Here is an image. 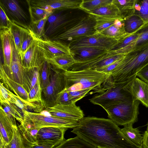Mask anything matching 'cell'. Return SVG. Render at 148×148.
Masks as SVG:
<instances>
[{"label":"cell","mask_w":148,"mask_h":148,"mask_svg":"<svg viewBox=\"0 0 148 148\" xmlns=\"http://www.w3.org/2000/svg\"><path fill=\"white\" fill-rule=\"evenodd\" d=\"M54 148H96L77 136L74 138L65 139Z\"/></svg>","instance_id":"cell-32"},{"label":"cell","mask_w":148,"mask_h":148,"mask_svg":"<svg viewBox=\"0 0 148 148\" xmlns=\"http://www.w3.org/2000/svg\"><path fill=\"white\" fill-rule=\"evenodd\" d=\"M122 82L113 83L105 91L89 99L92 104L101 106L103 109L114 103L133 100L131 95L124 89V87L135 76Z\"/></svg>","instance_id":"cell-5"},{"label":"cell","mask_w":148,"mask_h":148,"mask_svg":"<svg viewBox=\"0 0 148 148\" xmlns=\"http://www.w3.org/2000/svg\"><path fill=\"white\" fill-rule=\"evenodd\" d=\"M82 0H34L27 1L32 6L53 11L55 9L79 8Z\"/></svg>","instance_id":"cell-16"},{"label":"cell","mask_w":148,"mask_h":148,"mask_svg":"<svg viewBox=\"0 0 148 148\" xmlns=\"http://www.w3.org/2000/svg\"><path fill=\"white\" fill-rule=\"evenodd\" d=\"M3 67L8 75L13 80L21 85L29 93L30 89L27 80L26 70L23 66L20 54L16 48L13 38L10 67L8 69Z\"/></svg>","instance_id":"cell-10"},{"label":"cell","mask_w":148,"mask_h":148,"mask_svg":"<svg viewBox=\"0 0 148 148\" xmlns=\"http://www.w3.org/2000/svg\"><path fill=\"white\" fill-rule=\"evenodd\" d=\"M68 128L54 126L40 128L36 140L38 144L58 145L65 139L64 134Z\"/></svg>","instance_id":"cell-14"},{"label":"cell","mask_w":148,"mask_h":148,"mask_svg":"<svg viewBox=\"0 0 148 148\" xmlns=\"http://www.w3.org/2000/svg\"><path fill=\"white\" fill-rule=\"evenodd\" d=\"M136 77L148 84V64L142 68L136 74Z\"/></svg>","instance_id":"cell-51"},{"label":"cell","mask_w":148,"mask_h":148,"mask_svg":"<svg viewBox=\"0 0 148 148\" xmlns=\"http://www.w3.org/2000/svg\"><path fill=\"white\" fill-rule=\"evenodd\" d=\"M93 16L95 20L94 29L97 32L99 33L114 24L115 20L118 19L99 16Z\"/></svg>","instance_id":"cell-41"},{"label":"cell","mask_w":148,"mask_h":148,"mask_svg":"<svg viewBox=\"0 0 148 148\" xmlns=\"http://www.w3.org/2000/svg\"><path fill=\"white\" fill-rule=\"evenodd\" d=\"M11 99L10 102L15 105L23 112L27 111L36 113H42L45 107L42 103L30 102L18 96L8 89Z\"/></svg>","instance_id":"cell-22"},{"label":"cell","mask_w":148,"mask_h":148,"mask_svg":"<svg viewBox=\"0 0 148 148\" xmlns=\"http://www.w3.org/2000/svg\"><path fill=\"white\" fill-rule=\"evenodd\" d=\"M74 21V19L68 20L66 15L61 12L53 13L48 17L46 23L47 27L45 33L46 38L57 33Z\"/></svg>","instance_id":"cell-19"},{"label":"cell","mask_w":148,"mask_h":148,"mask_svg":"<svg viewBox=\"0 0 148 148\" xmlns=\"http://www.w3.org/2000/svg\"><path fill=\"white\" fill-rule=\"evenodd\" d=\"M98 148H140L129 140L110 119L84 117L71 132Z\"/></svg>","instance_id":"cell-1"},{"label":"cell","mask_w":148,"mask_h":148,"mask_svg":"<svg viewBox=\"0 0 148 148\" xmlns=\"http://www.w3.org/2000/svg\"><path fill=\"white\" fill-rule=\"evenodd\" d=\"M95 24L94 17L89 14L82 18L61 34L52 38L51 40H67L71 41L82 37L92 35L96 32L94 29Z\"/></svg>","instance_id":"cell-6"},{"label":"cell","mask_w":148,"mask_h":148,"mask_svg":"<svg viewBox=\"0 0 148 148\" xmlns=\"http://www.w3.org/2000/svg\"><path fill=\"white\" fill-rule=\"evenodd\" d=\"M136 33L138 35L137 40L129 46L115 51L117 53L125 54L148 43V22L145 23Z\"/></svg>","instance_id":"cell-25"},{"label":"cell","mask_w":148,"mask_h":148,"mask_svg":"<svg viewBox=\"0 0 148 148\" xmlns=\"http://www.w3.org/2000/svg\"><path fill=\"white\" fill-rule=\"evenodd\" d=\"M63 72L51 66L50 83L47 87L42 90V99L45 108L55 105L57 95L65 88Z\"/></svg>","instance_id":"cell-7"},{"label":"cell","mask_w":148,"mask_h":148,"mask_svg":"<svg viewBox=\"0 0 148 148\" xmlns=\"http://www.w3.org/2000/svg\"><path fill=\"white\" fill-rule=\"evenodd\" d=\"M2 51L3 57V67L9 69L11 66L12 52L13 37L10 29H0Z\"/></svg>","instance_id":"cell-21"},{"label":"cell","mask_w":148,"mask_h":148,"mask_svg":"<svg viewBox=\"0 0 148 148\" xmlns=\"http://www.w3.org/2000/svg\"><path fill=\"white\" fill-rule=\"evenodd\" d=\"M48 16L38 21L32 22L29 28L32 33L36 37L44 39H48L45 35V26Z\"/></svg>","instance_id":"cell-34"},{"label":"cell","mask_w":148,"mask_h":148,"mask_svg":"<svg viewBox=\"0 0 148 148\" xmlns=\"http://www.w3.org/2000/svg\"><path fill=\"white\" fill-rule=\"evenodd\" d=\"M26 70L27 80L31 90L36 83L40 82V69L34 68Z\"/></svg>","instance_id":"cell-46"},{"label":"cell","mask_w":148,"mask_h":148,"mask_svg":"<svg viewBox=\"0 0 148 148\" xmlns=\"http://www.w3.org/2000/svg\"><path fill=\"white\" fill-rule=\"evenodd\" d=\"M140 17L146 23L148 22V0H135L134 14Z\"/></svg>","instance_id":"cell-38"},{"label":"cell","mask_w":148,"mask_h":148,"mask_svg":"<svg viewBox=\"0 0 148 148\" xmlns=\"http://www.w3.org/2000/svg\"><path fill=\"white\" fill-rule=\"evenodd\" d=\"M18 126L22 130L31 143L33 145L37 144L36 138L40 128L36 127L31 121L25 117Z\"/></svg>","instance_id":"cell-30"},{"label":"cell","mask_w":148,"mask_h":148,"mask_svg":"<svg viewBox=\"0 0 148 148\" xmlns=\"http://www.w3.org/2000/svg\"><path fill=\"white\" fill-rule=\"evenodd\" d=\"M108 51L100 47H87L71 49L70 53L76 63H80L92 60Z\"/></svg>","instance_id":"cell-18"},{"label":"cell","mask_w":148,"mask_h":148,"mask_svg":"<svg viewBox=\"0 0 148 148\" xmlns=\"http://www.w3.org/2000/svg\"><path fill=\"white\" fill-rule=\"evenodd\" d=\"M0 5L12 17L19 21L27 20V15L17 1L14 0H1Z\"/></svg>","instance_id":"cell-24"},{"label":"cell","mask_w":148,"mask_h":148,"mask_svg":"<svg viewBox=\"0 0 148 148\" xmlns=\"http://www.w3.org/2000/svg\"><path fill=\"white\" fill-rule=\"evenodd\" d=\"M87 13L93 16L123 18L119 10L113 2Z\"/></svg>","instance_id":"cell-29"},{"label":"cell","mask_w":148,"mask_h":148,"mask_svg":"<svg viewBox=\"0 0 148 148\" xmlns=\"http://www.w3.org/2000/svg\"><path fill=\"white\" fill-rule=\"evenodd\" d=\"M34 38L21 58L23 66L28 69L34 68L40 69L46 60L39 49L36 40Z\"/></svg>","instance_id":"cell-17"},{"label":"cell","mask_w":148,"mask_h":148,"mask_svg":"<svg viewBox=\"0 0 148 148\" xmlns=\"http://www.w3.org/2000/svg\"><path fill=\"white\" fill-rule=\"evenodd\" d=\"M47 60L53 68L63 71L68 70L76 63L71 54L56 57Z\"/></svg>","instance_id":"cell-27"},{"label":"cell","mask_w":148,"mask_h":148,"mask_svg":"<svg viewBox=\"0 0 148 148\" xmlns=\"http://www.w3.org/2000/svg\"><path fill=\"white\" fill-rule=\"evenodd\" d=\"M91 90L90 89H84L68 92L73 103H76L84 97Z\"/></svg>","instance_id":"cell-49"},{"label":"cell","mask_w":148,"mask_h":148,"mask_svg":"<svg viewBox=\"0 0 148 148\" xmlns=\"http://www.w3.org/2000/svg\"><path fill=\"white\" fill-rule=\"evenodd\" d=\"M140 103L138 100L119 102L104 109L109 119L117 125L124 126L137 121Z\"/></svg>","instance_id":"cell-4"},{"label":"cell","mask_w":148,"mask_h":148,"mask_svg":"<svg viewBox=\"0 0 148 148\" xmlns=\"http://www.w3.org/2000/svg\"><path fill=\"white\" fill-rule=\"evenodd\" d=\"M73 103L68 91L65 88L57 95L56 104L68 105Z\"/></svg>","instance_id":"cell-47"},{"label":"cell","mask_w":148,"mask_h":148,"mask_svg":"<svg viewBox=\"0 0 148 148\" xmlns=\"http://www.w3.org/2000/svg\"><path fill=\"white\" fill-rule=\"evenodd\" d=\"M1 105L6 108L10 113L21 123L24 120L23 112L14 104L9 102L1 104Z\"/></svg>","instance_id":"cell-44"},{"label":"cell","mask_w":148,"mask_h":148,"mask_svg":"<svg viewBox=\"0 0 148 148\" xmlns=\"http://www.w3.org/2000/svg\"><path fill=\"white\" fill-rule=\"evenodd\" d=\"M135 0H113L123 19L134 14Z\"/></svg>","instance_id":"cell-33"},{"label":"cell","mask_w":148,"mask_h":148,"mask_svg":"<svg viewBox=\"0 0 148 148\" xmlns=\"http://www.w3.org/2000/svg\"><path fill=\"white\" fill-rule=\"evenodd\" d=\"M28 3L31 22L40 20L46 16H49L54 11H51L38 7L32 6Z\"/></svg>","instance_id":"cell-40"},{"label":"cell","mask_w":148,"mask_h":148,"mask_svg":"<svg viewBox=\"0 0 148 148\" xmlns=\"http://www.w3.org/2000/svg\"><path fill=\"white\" fill-rule=\"evenodd\" d=\"M0 76L1 81L7 89L13 92L17 96L29 101V93L21 85L13 80L8 75L1 63L0 66Z\"/></svg>","instance_id":"cell-20"},{"label":"cell","mask_w":148,"mask_h":148,"mask_svg":"<svg viewBox=\"0 0 148 148\" xmlns=\"http://www.w3.org/2000/svg\"><path fill=\"white\" fill-rule=\"evenodd\" d=\"M148 64V43L125 54L120 64L111 72L113 83L127 81Z\"/></svg>","instance_id":"cell-3"},{"label":"cell","mask_w":148,"mask_h":148,"mask_svg":"<svg viewBox=\"0 0 148 148\" xmlns=\"http://www.w3.org/2000/svg\"><path fill=\"white\" fill-rule=\"evenodd\" d=\"M34 40L32 34L29 28L22 27L21 48L20 53L21 58Z\"/></svg>","instance_id":"cell-39"},{"label":"cell","mask_w":148,"mask_h":148,"mask_svg":"<svg viewBox=\"0 0 148 148\" xmlns=\"http://www.w3.org/2000/svg\"><path fill=\"white\" fill-rule=\"evenodd\" d=\"M42 89L40 82L36 83L31 89L29 92V101L30 102L42 103Z\"/></svg>","instance_id":"cell-45"},{"label":"cell","mask_w":148,"mask_h":148,"mask_svg":"<svg viewBox=\"0 0 148 148\" xmlns=\"http://www.w3.org/2000/svg\"><path fill=\"white\" fill-rule=\"evenodd\" d=\"M113 0H82L80 9L86 12L106 6L112 3Z\"/></svg>","instance_id":"cell-36"},{"label":"cell","mask_w":148,"mask_h":148,"mask_svg":"<svg viewBox=\"0 0 148 148\" xmlns=\"http://www.w3.org/2000/svg\"><path fill=\"white\" fill-rule=\"evenodd\" d=\"M138 37V35L136 32L129 34L122 39L118 40L117 43L109 51H116L123 48L135 42Z\"/></svg>","instance_id":"cell-42"},{"label":"cell","mask_w":148,"mask_h":148,"mask_svg":"<svg viewBox=\"0 0 148 148\" xmlns=\"http://www.w3.org/2000/svg\"><path fill=\"white\" fill-rule=\"evenodd\" d=\"M44 110L51 116L79 122L84 117L83 111L75 103L68 105L56 104L45 108Z\"/></svg>","instance_id":"cell-13"},{"label":"cell","mask_w":148,"mask_h":148,"mask_svg":"<svg viewBox=\"0 0 148 148\" xmlns=\"http://www.w3.org/2000/svg\"><path fill=\"white\" fill-rule=\"evenodd\" d=\"M125 54H118L114 51H108L88 62L76 63L69 71H79L87 69L98 71L113 62L124 58Z\"/></svg>","instance_id":"cell-9"},{"label":"cell","mask_w":148,"mask_h":148,"mask_svg":"<svg viewBox=\"0 0 148 148\" xmlns=\"http://www.w3.org/2000/svg\"><path fill=\"white\" fill-rule=\"evenodd\" d=\"M51 66L46 60L40 68V85L42 90L46 88L50 82Z\"/></svg>","instance_id":"cell-37"},{"label":"cell","mask_w":148,"mask_h":148,"mask_svg":"<svg viewBox=\"0 0 148 148\" xmlns=\"http://www.w3.org/2000/svg\"><path fill=\"white\" fill-rule=\"evenodd\" d=\"M56 146L53 145L36 144L33 145L31 148H54Z\"/></svg>","instance_id":"cell-54"},{"label":"cell","mask_w":148,"mask_h":148,"mask_svg":"<svg viewBox=\"0 0 148 148\" xmlns=\"http://www.w3.org/2000/svg\"><path fill=\"white\" fill-rule=\"evenodd\" d=\"M10 97L8 89L5 87L3 84L0 82V100L1 104L10 102Z\"/></svg>","instance_id":"cell-50"},{"label":"cell","mask_w":148,"mask_h":148,"mask_svg":"<svg viewBox=\"0 0 148 148\" xmlns=\"http://www.w3.org/2000/svg\"><path fill=\"white\" fill-rule=\"evenodd\" d=\"M133 100H138L148 108V84L135 76L124 87Z\"/></svg>","instance_id":"cell-15"},{"label":"cell","mask_w":148,"mask_h":148,"mask_svg":"<svg viewBox=\"0 0 148 148\" xmlns=\"http://www.w3.org/2000/svg\"><path fill=\"white\" fill-rule=\"evenodd\" d=\"M22 27L18 25L13 21L10 28L15 45L18 51L20 53L21 45Z\"/></svg>","instance_id":"cell-43"},{"label":"cell","mask_w":148,"mask_h":148,"mask_svg":"<svg viewBox=\"0 0 148 148\" xmlns=\"http://www.w3.org/2000/svg\"><path fill=\"white\" fill-rule=\"evenodd\" d=\"M133 124L130 123L124 126L121 129L122 133L130 142L137 146L142 148L143 136L138 128H134Z\"/></svg>","instance_id":"cell-28"},{"label":"cell","mask_w":148,"mask_h":148,"mask_svg":"<svg viewBox=\"0 0 148 148\" xmlns=\"http://www.w3.org/2000/svg\"><path fill=\"white\" fill-rule=\"evenodd\" d=\"M17 128V127H16ZM14 128L10 120L2 106L0 107V138L5 145L11 140L14 135Z\"/></svg>","instance_id":"cell-23"},{"label":"cell","mask_w":148,"mask_h":148,"mask_svg":"<svg viewBox=\"0 0 148 148\" xmlns=\"http://www.w3.org/2000/svg\"><path fill=\"white\" fill-rule=\"evenodd\" d=\"M146 132L148 133V122L147 123V128L146 129Z\"/></svg>","instance_id":"cell-56"},{"label":"cell","mask_w":148,"mask_h":148,"mask_svg":"<svg viewBox=\"0 0 148 148\" xmlns=\"http://www.w3.org/2000/svg\"><path fill=\"white\" fill-rule=\"evenodd\" d=\"M0 29H10L13 21H11L6 15L4 9L0 6Z\"/></svg>","instance_id":"cell-48"},{"label":"cell","mask_w":148,"mask_h":148,"mask_svg":"<svg viewBox=\"0 0 148 148\" xmlns=\"http://www.w3.org/2000/svg\"><path fill=\"white\" fill-rule=\"evenodd\" d=\"M143 148H148V133L145 131L143 135Z\"/></svg>","instance_id":"cell-53"},{"label":"cell","mask_w":148,"mask_h":148,"mask_svg":"<svg viewBox=\"0 0 148 148\" xmlns=\"http://www.w3.org/2000/svg\"><path fill=\"white\" fill-rule=\"evenodd\" d=\"M24 118L30 120L36 127L54 126L68 128H73L76 127L79 122L45 115L41 113H36L27 111L23 112Z\"/></svg>","instance_id":"cell-8"},{"label":"cell","mask_w":148,"mask_h":148,"mask_svg":"<svg viewBox=\"0 0 148 148\" xmlns=\"http://www.w3.org/2000/svg\"><path fill=\"white\" fill-rule=\"evenodd\" d=\"M33 145L18 126L14 128L13 137L9 143L5 145V148H31Z\"/></svg>","instance_id":"cell-26"},{"label":"cell","mask_w":148,"mask_h":148,"mask_svg":"<svg viewBox=\"0 0 148 148\" xmlns=\"http://www.w3.org/2000/svg\"><path fill=\"white\" fill-rule=\"evenodd\" d=\"M118 40L96 32L91 36L79 38L70 41L68 46L70 49L87 47H97L109 51Z\"/></svg>","instance_id":"cell-11"},{"label":"cell","mask_w":148,"mask_h":148,"mask_svg":"<svg viewBox=\"0 0 148 148\" xmlns=\"http://www.w3.org/2000/svg\"><path fill=\"white\" fill-rule=\"evenodd\" d=\"M32 33L37 42L39 50L46 60L56 57L71 54L70 49L68 45L60 40L39 38Z\"/></svg>","instance_id":"cell-12"},{"label":"cell","mask_w":148,"mask_h":148,"mask_svg":"<svg viewBox=\"0 0 148 148\" xmlns=\"http://www.w3.org/2000/svg\"><path fill=\"white\" fill-rule=\"evenodd\" d=\"M100 33L119 40L129 35L125 30L124 26L119 27L114 24L105 29Z\"/></svg>","instance_id":"cell-35"},{"label":"cell","mask_w":148,"mask_h":148,"mask_svg":"<svg viewBox=\"0 0 148 148\" xmlns=\"http://www.w3.org/2000/svg\"><path fill=\"white\" fill-rule=\"evenodd\" d=\"M65 89L68 91L84 89L101 93L110 85V75L91 69L79 71H63Z\"/></svg>","instance_id":"cell-2"},{"label":"cell","mask_w":148,"mask_h":148,"mask_svg":"<svg viewBox=\"0 0 148 148\" xmlns=\"http://www.w3.org/2000/svg\"><path fill=\"white\" fill-rule=\"evenodd\" d=\"M5 145L3 140L0 138V148H5Z\"/></svg>","instance_id":"cell-55"},{"label":"cell","mask_w":148,"mask_h":148,"mask_svg":"<svg viewBox=\"0 0 148 148\" xmlns=\"http://www.w3.org/2000/svg\"><path fill=\"white\" fill-rule=\"evenodd\" d=\"M123 22L125 31L128 34L135 33L145 23L140 17L135 14L124 18Z\"/></svg>","instance_id":"cell-31"},{"label":"cell","mask_w":148,"mask_h":148,"mask_svg":"<svg viewBox=\"0 0 148 148\" xmlns=\"http://www.w3.org/2000/svg\"><path fill=\"white\" fill-rule=\"evenodd\" d=\"M123 58L113 62L109 65L100 69L97 71L110 74L112 71L120 64Z\"/></svg>","instance_id":"cell-52"}]
</instances>
